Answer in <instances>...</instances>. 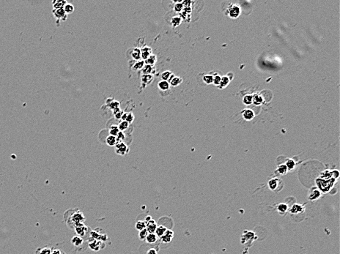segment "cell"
Listing matches in <instances>:
<instances>
[{"label": "cell", "instance_id": "6da1fadb", "mask_svg": "<svg viewBox=\"0 0 340 254\" xmlns=\"http://www.w3.org/2000/svg\"><path fill=\"white\" fill-rule=\"evenodd\" d=\"M268 186L272 191L279 192L283 188V183L279 178H273L268 182Z\"/></svg>", "mask_w": 340, "mask_h": 254}, {"label": "cell", "instance_id": "7a4b0ae2", "mask_svg": "<svg viewBox=\"0 0 340 254\" xmlns=\"http://www.w3.org/2000/svg\"><path fill=\"white\" fill-rule=\"evenodd\" d=\"M115 152L119 155H125L129 152V148L123 142H119L115 145Z\"/></svg>", "mask_w": 340, "mask_h": 254}, {"label": "cell", "instance_id": "3957f363", "mask_svg": "<svg viewBox=\"0 0 340 254\" xmlns=\"http://www.w3.org/2000/svg\"><path fill=\"white\" fill-rule=\"evenodd\" d=\"M71 220L76 225L81 224V223H84V221L85 220V217L84 216L82 212L78 211V212H76L73 214L71 216Z\"/></svg>", "mask_w": 340, "mask_h": 254}, {"label": "cell", "instance_id": "277c9868", "mask_svg": "<svg viewBox=\"0 0 340 254\" xmlns=\"http://www.w3.org/2000/svg\"><path fill=\"white\" fill-rule=\"evenodd\" d=\"M145 223L146 229H147V232H148L149 234H155V230H156V228H157L158 227V225L157 223H156V222H155L153 219H151L150 220H149L148 222H147V223Z\"/></svg>", "mask_w": 340, "mask_h": 254}, {"label": "cell", "instance_id": "5b68a950", "mask_svg": "<svg viewBox=\"0 0 340 254\" xmlns=\"http://www.w3.org/2000/svg\"><path fill=\"white\" fill-rule=\"evenodd\" d=\"M174 237V232L173 231L170 229H167L164 234L161 237V241L164 243H169L172 242V239Z\"/></svg>", "mask_w": 340, "mask_h": 254}, {"label": "cell", "instance_id": "8992f818", "mask_svg": "<svg viewBox=\"0 0 340 254\" xmlns=\"http://www.w3.org/2000/svg\"><path fill=\"white\" fill-rule=\"evenodd\" d=\"M75 231L78 236H84L87 231V227L86 226H85L84 223H81V224L76 225Z\"/></svg>", "mask_w": 340, "mask_h": 254}, {"label": "cell", "instance_id": "52a82bcc", "mask_svg": "<svg viewBox=\"0 0 340 254\" xmlns=\"http://www.w3.org/2000/svg\"><path fill=\"white\" fill-rule=\"evenodd\" d=\"M53 13H54V16L56 18L59 20H62V21H65V20H66V18H67V14L65 13L63 8L54 9L53 10Z\"/></svg>", "mask_w": 340, "mask_h": 254}, {"label": "cell", "instance_id": "ba28073f", "mask_svg": "<svg viewBox=\"0 0 340 254\" xmlns=\"http://www.w3.org/2000/svg\"><path fill=\"white\" fill-rule=\"evenodd\" d=\"M140 50L141 57L142 58L144 61L146 60L152 53V49H151L150 47H149V46H144V47L142 48Z\"/></svg>", "mask_w": 340, "mask_h": 254}, {"label": "cell", "instance_id": "9c48e42d", "mask_svg": "<svg viewBox=\"0 0 340 254\" xmlns=\"http://www.w3.org/2000/svg\"><path fill=\"white\" fill-rule=\"evenodd\" d=\"M304 206L301 205V204H294V205L291 207V209H290V212H291L292 214L302 213V212H304Z\"/></svg>", "mask_w": 340, "mask_h": 254}, {"label": "cell", "instance_id": "30bf717a", "mask_svg": "<svg viewBox=\"0 0 340 254\" xmlns=\"http://www.w3.org/2000/svg\"><path fill=\"white\" fill-rule=\"evenodd\" d=\"M240 8L237 5H234L229 10V16L232 18H237L240 15Z\"/></svg>", "mask_w": 340, "mask_h": 254}, {"label": "cell", "instance_id": "8fae6325", "mask_svg": "<svg viewBox=\"0 0 340 254\" xmlns=\"http://www.w3.org/2000/svg\"><path fill=\"white\" fill-rule=\"evenodd\" d=\"M320 196V192L317 188H314L310 191V193L309 194V200H316Z\"/></svg>", "mask_w": 340, "mask_h": 254}, {"label": "cell", "instance_id": "7c38bea8", "mask_svg": "<svg viewBox=\"0 0 340 254\" xmlns=\"http://www.w3.org/2000/svg\"><path fill=\"white\" fill-rule=\"evenodd\" d=\"M168 229V228H167L166 226H163V225H160V226H158L157 228H156V230H155V235L158 236V237H161L164 234V233H165L166 231H167V230Z\"/></svg>", "mask_w": 340, "mask_h": 254}, {"label": "cell", "instance_id": "4fadbf2b", "mask_svg": "<svg viewBox=\"0 0 340 254\" xmlns=\"http://www.w3.org/2000/svg\"><path fill=\"white\" fill-rule=\"evenodd\" d=\"M71 243L76 247H79L84 243V239L81 236L76 235L71 239Z\"/></svg>", "mask_w": 340, "mask_h": 254}, {"label": "cell", "instance_id": "5bb4252c", "mask_svg": "<svg viewBox=\"0 0 340 254\" xmlns=\"http://www.w3.org/2000/svg\"><path fill=\"white\" fill-rule=\"evenodd\" d=\"M142 70L143 75H148V74L152 75V73H155V68L153 67V66L149 65H144Z\"/></svg>", "mask_w": 340, "mask_h": 254}, {"label": "cell", "instance_id": "9a60e30c", "mask_svg": "<svg viewBox=\"0 0 340 254\" xmlns=\"http://www.w3.org/2000/svg\"><path fill=\"white\" fill-rule=\"evenodd\" d=\"M67 3V2H66V1H65V0H56V1H54V2H52L54 9L63 8L64 7H65V5Z\"/></svg>", "mask_w": 340, "mask_h": 254}, {"label": "cell", "instance_id": "2e32d148", "mask_svg": "<svg viewBox=\"0 0 340 254\" xmlns=\"http://www.w3.org/2000/svg\"><path fill=\"white\" fill-rule=\"evenodd\" d=\"M158 240V236L155 234H148L145 239V241L149 244H153L155 243Z\"/></svg>", "mask_w": 340, "mask_h": 254}, {"label": "cell", "instance_id": "e0dca14e", "mask_svg": "<svg viewBox=\"0 0 340 254\" xmlns=\"http://www.w3.org/2000/svg\"><path fill=\"white\" fill-rule=\"evenodd\" d=\"M156 62H157V57L154 54H151L146 60H144V63H146V65H151V66H153L156 63Z\"/></svg>", "mask_w": 340, "mask_h": 254}, {"label": "cell", "instance_id": "ac0fdd59", "mask_svg": "<svg viewBox=\"0 0 340 254\" xmlns=\"http://www.w3.org/2000/svg\"><path fill=\"white\" fill-rule=\"evenodd\" d=\"M131 57L135 60H138L141 59V50L139 48H134V50L131 53Z\"/></svg>", "mask_w": 340, "mask_h": 254}, {"label": "cell", "instance_id": "d6986e66", "mask_svg": "<svg viewBox=\"0 0 340 254\" xmlns=\"http://www.w3.org/2000/svg\"><path fill=\"white\" fill-rule=\"evenodd\" d=\"M106 143L107 144L109 145V146H110V147H113V146H115V145L117 144V139L116 137L115 136H113V135H109L107 138H106Z\"/></svg>", "mask_w": 340, "mask_h": 254}, {"label": "cell", "instance_id": "ffe728a7", "mask_svg": "<svg viewBox=\"0 0 340 254\" xmlns=\"http://www.w3.org/2000/svg\"><path fill=\"white\" fill-rule=\"evenodd\" d=\"M243 115H244V119H246V120H251V119H252L254 118V114L253 111H252V110L250 109H246L244 111Z\"/></svg>", "mask_w": 340, "mask_h": 254}, {"label": "cell", "instance_id": "44dd1931", "mask_svg": "<svg viewBox=\"0 0 340 254\" xmlns=\"http://www.w3.org/2000/svg\"><path fill=\"white\" fill-rule=\"evenodd\" d=\"M158 86H159L160 90H163V91H165V90H167L169 89V83L168 82H167V81L162 80V81L159 82Z\"/></svg>", "mask_w": 340, "mask_h": 254}, {"label": "cell", "instance_id": "7402d4cb", "mask_svg": "<svg viewBox=\"0 0 340 254\" xmlns=\"http://www.w3.org/2000/svg\"><path fill=\"white\" fill-rule=\"evenodd\" d=\"M109 132L110 135H113V136L116 137L119 132V128H118V126L117 125H111V127H110L109 130Z\"/></svg>", "mask_w": 340, "mask_h": 254}, {"label": "cell", "instance_id": "603a6c76", "mask_svg": "<svg viewBox=\"0 0 340 254\" xmlns=\"http://www.w3.org/2000/svg\"><path fill=\"white\" fill-rule=\"evenodd\" d=\"M152 80H153V75H151V74H148V75H143L142 77V81L143 83L145 84H150L151 82H152Z\"/></svg>", "mask_w": 340, "mask_h": 254}, {"label": "cell", "instance_id": "cb8c5ba5", "mask_svg": "<svg viewBox=\"0 0 340 254\" xmlns=\"http://www.w3.org/2000/svg\"><path fill=\"white\" fill-rule=\"evenodd\" d=\"M277 210H278V212H279L280 214H284L285 213V212H287V211L288 206L286 204H285V203H281V204H279L278 205Z\"/></svg>", "mask_w": 340, "mask_h": 254}, {"label": "cell", "instance_id": "d4e9b609", "mask_svg": "<svg viewBox=\"0 0 340 254\" xmlns=\"http://www.w3.org/2000/svg\"><path fill=\"white\" fill-rule=\"evenodd\" d=\"M63 9H64V10H65V12L66 14H69V13H74V6L72 5V4L67 3L65 5V7H63Z\"/></svg>", "mask_w": 340, "mask_h": 254}, {"label": "cell", "instance_id": "484cf974", "mask_svg": "<svg viewBox=\"0 0 340 254\" xmlns=\"http://www.w3.org/2000/svg\"><path fill=\"white\" fill-rule=\"evenodd\" d=\"M135 227H136V228L139 231H142V230L146 228L145 222H144V220H138V221L136 222V225H135Z\"/></svg>", "mask_w": 340, "mask_h": 254}, {"label": "cell", "instance_id": "4316f807", "mask_svg": "<svg viewBox=\"0 0 340 254\" xmlns=\"http://www.w3.org/2000/svg\"><path fill=\"white\" fill-rule=\"evenodd\" d=\"M263 101V99L260 95H254L252 97V103H254L255 105H260Z\"/></svg>", "mask_w": 340, "mask_h": 254}, {"label": "cell", "instance_id": "83f0119b", "mask_svg": "<svg viewBox=\"0 0 340 254\" xmlns=\"http://www.w3.org/2000/svg\"><path fill=\"white\" fill-rule=\"evenodd\" d=\"M181 82H182L181 78H179V77L175 76L172 80H171V81H170L169 82V83H170V84L172 85V86H177V85L180 84Z\"/></svg>", "mask_w": 340, "mask_h": 254}, {"label": "cell", "instance_id": "f1b7e54d", "mask_svg": "<svg viewBox=\"0 0 340 254\" xmlns=\"http://www.w3.org/2000/svg\"><path fill=\"white\" fill-rule=\"evenodd\" d=\"M229 79L228 77L227 76H224L221 78V83H220V84H219V86L221 87V88H224V87H225V86H227L228 85V84H229Z\"/></svg>", "mask_w": 340, "mask_h": 254}, {"label": "cell", "instance_id": "f546056e", "mask_svg": "<svg viewBox=\"0 0 340 254\" xmlns=\"http://www.w3.org/2000/svg\"><path fill=\"white\" fill-rule=\"evenodd\" d=\"M129 125V123H128L126 121H122L119 124V125H118V128H119V131H122V132H123V130H126V129L128 127Z\"/></svg>", "mask_w": 340, "mask_h": 254}, {"label": "cell", "instance_id": "4dcf8cb0", "mask_svg": "<svg viewBox=\"0 0 340 254\" xmlns=\"http://www.w3.org/2000/svg\"><path fill=\"white\" fill-rule=\"evenodd\" d=\"M144 60H139L138 62H136V63L134 64V68L135 69V70H142V69L143 68V67L144 66Z\"/></svg>", "mask_w": 340, "mask_h": 254}, {"label": "cell", "instance_id": "1f68e13d", "mask_svg": "<svg viewBox=\"0 0 340 254\" xmlns=\"http://www.w3.org/2000/svg\"><path fill=\"white\" fill-rule=\"evenodd\" d=\"M288 169L287 168L286 165H280L277 168V171L280 174H285L287 172Z\"/></svg>", "mask_w": 340, "mask_h": 254}, {"label": "cell", "instance_id": "d6a6232c", "mask_svg": "<svg viewBox=\"0 0 340 254\" xmlns=\"http://www.w3.org/2000/svg\"><path fill=\"white\" fill-rule=\"evenodd\" d=\"M148 232H147V229L146 228H144V229L142 230V231H139V238L140 240H145L146 237H147V234H148Z\"/></svg>", "mask_w": 340, "mask_h": 254}, {"label": "cell", "instance_id": "836d02e7", "mask_svg": "<svg viewBox=\"0 0 340 254\" xmlns=\"http://www.w3.org/2000/svg\"><path fill=\"white\" fill-rule=\"evenodd\" d=\"M286 166L288 170H292L295 168V163L293 160H288L286 163Z\"/></svg>", "mask_w": 340, "mask_h": 254}, {"label": "cell", "instance_id": "e575fe53", "mask_svg": "<svg viewBox=\"0 0 340 254\" xmlns=\"http://www.w3.org/2000/svg\"><path fill=\"white\" fill-rule=\"evenodd\" d=\"M51 251H52V249H51V248L45 247V248L40 250V251L38 253V254H51Z\"/></svg>", "mask_w": 340, "mask_h": 254}, {"label": "cell", "instance_id": "d590c367", "mask_svg": "<svg viewBox=\"0 0 340 254\" xmlns=\"http://www.w3.org/2000/svg\"><path fill=\"white\" fill-rule=\"evenodd\" d=\"M108 106L110 108H111L112 110H114V109H116V108H119V103L118 102V101L112 100L111 103L108 105Z\"/></svg>", "mask_w": 340, "mask_h": 254}, {"label": "cell", "instance_id": "8d00e7d4", "mask_svg": "<svg viewBox=\"0 0 340 254\" xmlns=\"http://www.w3.org/2000/svg\"><path fill=\"white\" fill-rule=\"evenodd\" d=\"M172 75V73L170 71H165L163 73L161 74V78H162V80H164V81H167V82H168L169 78L170 75Z\"/></svg>", "mask_w": 340, "mask_h": 254}, {"label": "cell", "instance_id": "74e56055", "mask_svg": "<svg viewBox=\"0 0 340 254\" xmlns=\"http://www.w3.org/2000/svg\"><path fill=\"white\" fill-rule=\"evenodd\" d=\"M116 139H117V143H119V142H123V141L125 139L124 133L122 132V131H119V133H118L117 135L116 136Z\"/></svg>", "mask_w": 340, "mask_h": 254}, {"label": "cell", "instance_id": "f35d334b", "mask_svg": "<svg viewBox=\"0 0 340 254\" xmlns=\"http://www.w3.org/2000/svg\"><path fill=\"white\" fill-rule=\"evenodd\" d=\"M134 115L133 114V113H131V112L128 113L127 117H126V119H125L126 122H127L128 123L131 124V123H132V122H134Z\"/></svg>", "mask_w": 340, "mask_h": 254}, {"label": "cell", "instance_id": "ab89813d", "mask_svg": "<svg viewBox=\"0 0 340 254\" xmlns=\"http://www.w3.org/2000/svg\"><path fill=\"white\" fill-rule=\"evenodd\" d=\"M244 103L246 105H250L252 103V96L251 95H246L244 98Z\"/></svg>", "mask_w": 340, "mask_h": 254}, {"label": "cell", "instance_id": "60d3db41", "mask_svg": "<svg viewBox=\"0 0 340 254\" xmlns=\"http://www.w3.org/2000/svg\"><path fill=\"white\" fill-rule=\"evenodd\" d=\"M180 21H181V18H179V17H174L172 19V24L174 26H176L180 24Z\"/></svg>", "mask_w": 340, "mask_h": 254}, {"label": "cell", "instance_id": "b9f144b4", "mask_svg": "<svg viewBox=\"0 0 340 254\" xmlns=\"http://www.w3.org/2000/svg\"><path fill=\"white\" fill-rule=\"evenodd\" d=\"M212 80H213V76L212 75H204V81L206 82L207 84H211L212 83Z\"/></svg>", "mask_w": 340, "mask_h": 254}, {"label": "cell", "instance_id": "7bdbcfd3", "mask_svg": "<svg viewBox=\"0 0 340 254\" xmlns=\"http://www.w3.org/2000/svg\"><path fill=\"white\" fill-rule=\"evenodd\" d=\"M221 78L220 75H216V76L213 77L212 82H213V83H214L216 85L219 86V84H220V83H221Z\"/></svg>", "mask_w": 340, "mask_h": 254}, {"label": "cell", "instance_id": "ee69618b", "mask_svg": "<svg viewBox=\"0 0 340 254\" xmlns=\"http://www.w3.org/2000/svg\"><path fill=\"white\" fill-rule=\"evenodd\" d=\"M183 5L182 3H177L176 5H175V7H174V9H175V10L176 12H180L182 10H183Z\"/></svg>", "mask_w": 340, "mask_h": 254}, {"label": "cell", "instance_id": "f6af8a7d", "mask_svg": "<svg viewBox=\"0 0 340 254\" xmlns=\"http://www.w3.org/2000/svg\"><path fill=\"white\" fill-rule=\"evenodd\" d=\"M51 254H65L64 252H62L61 250L59 249H53L51 251Z\"/></svg>", "mask_w": 340, "mask_h": 254}, {"label": "cell", "instance_id": "bcb514c9", "mask_svg": "<svg viewBox=\"0 0 340 254\" xmlns=\"http://www.w3.org/2000/svg\"><path fill=\"white\" fill-rule=\"evenodd\" d=\"M123 114V111H119L118 113H117L116 114H115V117L117 119H121Z\"/></svg>", "mask_w": 340, "mask_h": 254}, {"label": "cell", "instance_id": "7dc6e473", "mask_svg": "<svg viewBox=\"0 0 340 254\" xmlns=\"http://www.w3.org/2000/svg\"><path fill=\"white\" fill-rule=\"evenodd\" d=\"M146 254H157V251L154 248H150L147 251Z\"/></svg>", "mask_w": 340, "mask_h": 254}, {"label": "cell", "instance_id": "c3c4849f", "mask_svg": "<svg viewBox=\"0 0 340 254\" xmlns=\"http://www.w3.org/2000/svg\"><path fill=\"white\" fill-rule=\"evenodd\" d=\"M127 114H128V113H123V116H122V117H121L122 120H123V121H125L126 117H127Z\"/></svg>", "mask_w": 340, "mask_h": 254}, {"label": "cell", "instance_id": "681fc988", "mask_svg": "<svg viewBox=\"0 0 340 254\" xmlns=\"http://www.w3.org/2000/svg\"><path fill=\"white\" fill-rule=\"evenodd\" d=\"M190 3H191V2H187V1H185V2H183L182 4H183V6H184V5H186V7H187L189 5Z\"/></svg>", "mask_w": 340, "mask_h": 254}, {"label": "cell", "instance_id": "f907efd6", "mask_svg": "<svg viewBox=\"0 0 340 254\" xmlns=\"http://www.w3.org/2000/svg\"><path fill=\"white\" fill-rule=\"evenodd\" d=\"M113 111H114V114H116L117 113H118V112H119V111H121V110L119 109V108H116V109H114V110H113Z\"/></svg>", "mask_w": 340, "mask_h": 254}]
</instances>
